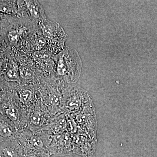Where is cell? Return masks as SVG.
<instances>
[{
    "instance_id": "obj_1",
    "label": "cell",
    "mask_w": 157,
    "mask_h": 157,
    "mask_svg": "<svg viewBox=\"0 0 157 157\" xmlns=\"http://www.w3.org/2000/svg\"><path fill=\"white\" fill-rule=\"evenodd\" d=\"M72 85L54 76L44 77L39 82L42 103L52 117L63 113L65 97Z\"/></svg>"
},
{
    "instance_id": "obj_2",
    "label": "cell",
    "mask_w": 157,
    "mask_h": 157,
    "mask_svg": "<svg viewBox=\"0 0 157 157\" xmlns=\"http://www.w3.org/2000/svg\"><path fill=\"white\" fill-rule=\"evenodd\" d=\"M81 62L77 52L67 48L55 57L53 76L73 84L80 76Z\"/></svg>"
},
{
    "instance_id": "obj_3",
    "label": "cell",
    "mask_w": 157,
    "mask_h": 157,
    "mask_svg": "<svg viewBox=\"0 0 157 157\" xmlns=\"http://www.w3.org/2000/svg\"><path fill=\"white\" fill-rule=\"evenodd\" d=\"M17 140L20 144L26 156L47 151L51 136L40 131L33 132L28 128L17 132Z\"/></svg>"
},
{
    "instance_id": "obj_4",
    "label": "cell",
    "mask_w": 157,
    "mask_h": 157,
    "mask_svg": "<svg viewBox=\"0 0 157 157\" xmlns=\"http://www.w3.org/2000/svg\"><path fill=\"white\" fill-rule=\"evenodd\" d=\"M38 26L47 42L50 52L56 56L65 49L67 34L58 23L47 19Z\"/></svg>"
},
{
    "instance_id": "obj_5",
    "label": "cell",
    "mask_w": 157,
    "mask_h": 157,
    "mask_svg": "<svg viewBox=\"0 0 157 157\" xmlns=\"http://www.w3.org/2000/svg\"><path fill=\"white\" fill-rule=\"evenodd\" d=\"M92 102L88 93L79 86L72 85L65 97L63 113L76 114Z\"/></svg>"
},
{
    "instance_id": "obj_6",
    "label": "cell",
    "mask_w": 157,
    "mask_h": 157,
    "mask_svg": "<svg viewBox=\"0 0 157 157\" xmlns=\"http://www.w3.org/2000/svg\"><path fill=\"white\" fill-rule=\"evenodd\" d=\"M70 116L76 121L78 128L91 138L97 140L98 121L93 102L85 107L81 111Z\"/></svg>"
},
{
    "instance_id": "obj_7",
    "label": "cell",
    "mask_w": 157,
    "mask_h": 157,
    "mask_svg": "<svg viewBox=\"0 0 157 157\" xmlns=\"http://www.w3.org/2000/svg\"><path fill=\"white\" fill-rule=\"evenodd\" d=\"M15 90L21 105L27 112L42 103L39 84H17Z\"/></svg>"
},
{
    "instance_id": "obj_8",
    "label": "cell",
    "mask_w": 157,
    "mask_h": 157,
    "mask_svg": "<svg viewBox=\"0 0 157 157\" xmlns=\"http://www.w3.org/2000/svg\"><path fill=\"white\" fill-rule=\"evenodd\" d=\"M97 141L79 129L72 136L73 153L82 157H92L96 151Z\"/></svg>"
},
{
    "instance_id": "obj_9",
    "label": "cell",
    "mask_w": 157,
    "mask_h": 157,
    "mask_svg": "<svg viewBox=\"0 0 157 157\" xmlns=\"http://www.w3.org/2000/svg\"><path fill=\"white\" fill-rule=\"evenodd\" d=\"M47 151L51 155L57 156H64L73 153L72 135L66 131L62 134L51 136Z\"/></svg>"
},
{
    "instance_id": "obj_10",
    "label": "cell",
    "mask_w": 157,
    "mask_h": 157,
    "mask_svg": "<svg viewBox=\"0 0 157 157\" xmlns=\"http://www.w3.org/2000/svg\"><path fill=\"white\" fill-rule=\"evenodd\" d=\"M18 10L22 17H28L39 26L47 19L42 5L36 1H17Z\"/></svg>"
},
{
    "instance_id": "obj_11",
    "label": "cell",
    "mask_w": 157,
    "mask_h": 157,
    "mask_svg": "<svg viewBox=\"0 0 157 157\" xmlns=\"http://www.w3.org/2000/svg\"><path fill=\"white\" fill-rule=\"evenodd\" d=\"M27 128L37 132L45 127L52 117L48 109L43 103L29 110Z\"/></svg>"
},
{
    "instance_id": "obj_12",
    "label": "cell",
    "mask_w": 157,
    "mask_h": 157,
    "mask_svg": "<svg viewBox=\"0 0 157 157\" xmlns=\"http://www.w3.org/2000/svg\"><path fill=\"white\" fill-rule=\"evenodd\" d=\"M67 128V116L61 113L52 117L46 126L39 131L45 135L54 136L66 132Z\"/></svg>"
},
{
    "instance_id": "obj_13",
    "label": "cell",
    "mask_w": 157,
    "mask_h": 157,
    "mask_svg": "<svg viewBox=\"0 0 157 157\" xmlns=\"http://www.w3.org/2000/svg\"><path fill=\"white\" fill-rule=\"evenodd\" d=\"M0 157H25V155L22 146L17 140L1 147Z\"/></svg>"
},
{
    "instance_id": "obj_14",
    "label": "cell",
    "mask_w": 157,
    "mask_h": 157,
    "mask_svg": "<svg viewBox=\"0 0 157 157\" xmlns=\"http://www.w3.org/2000/svg\"><path fill=\"white\" fill-rule=\"evenodd\" d=\"M3 77L6 81L15 82L17 84L20 83L18 67L13 59H10L7 69L3 74Z\"/></svg>"
},
{
    "instance_id": "obj_15",
    "label": "cell",
    "mask_w": 157,
    "mask_h": 157,
    "mask_svg": "<svg viewBox=\"0 0 157 157\" xmlns=\"http://www.w3.org/2000/svg\"><path fill=\"white\" fill-rule=\"evenodd\" d=\"M14 132L13 128L7 124H0V136L4 138H8L13 137Z\"/></svg>"
},
{
    "instance_id": "obj_16",
    "label": "cell",
    "mask_w": 157,
    "mask_h": 157,
    "mask_svg": "<svg viewBox=\"0 0 157 157\" xmlns=\"http://www.w3.org/2000/svg\"><path fill=\"white\" fill-rule=\"evenodd\" d=\"M66 115L67 118V131L73 136L78 132L79 128L76 121L71 116Z\"/></svg>"
},
{
    "instance_id": "obj_17",
    "label": "cell",
    "mask_w": 157,
    "mask_h": 157,
    "mask_svg": "<svg viewBox=\"0 0 157 157\" xmlns=\"http://www.w3.org/2000/svg\"><path fill=\"white\" fill-rule=\"evenodd\" d=\"M9 48L2 35L0 33V57H8L9 59Z\"/></svg>"
},
{
    "instance_id": "obj_18",
    "label": "cell",
    "mask_w": 157,
    "mask_h": 157,
    "mask_svg": "<svg viewBox=\"0 0 157 157\" xmlns=\"http://www.w3.org/2000/svg\"><path fill=\"white\" fill-rule=\"evenodd\" d=\"M10 59L8 57H0V76H3L7 69Z\"/></svg>"
},
{
    "instance_id": "obj_19",
    "label": "cell",
    "mask_w": 157,
    "mask_h": 157,
    "mask_svg": "<svg viewBox=\"0 0 157 157\" xmlns=\"http://www.w3.org/2000/svg\"><path fill=\"white\" fill-rule=\"evenodd\" d=\"M51 155L48 151L36 154L28 155L25 157H50Z\"/></svg>"
}]
</instances>
